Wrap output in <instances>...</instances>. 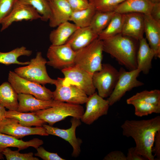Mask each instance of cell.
I'll use <instances>...</instances> for the list:
<instances>
[{"instance_id":"22","label":"cell","mask_w":160,"mask_h":160,"mask_svg":"<svg viewBox=\"0 0 160 160\" xmlns=\"http://www.w3.org/2000/svg\"><path fill=\"white\" fill-rule=\"evenodd\" d=\"M153 4L149 0H125L116 7L114 11L122 14L137 12L150 14Z\"/></svg>"},{"instance_id":"33","label":"cell","mask_w":160,"mask_h":160,"mask_svg":"<svg viewBox=\"0 0 160 160\" xmlns=\"http://www.w3.org/2000/svg\"><path fill=\"white\" fill-rule=\"evenodd\" d=\"M125 0H88L96 11L107 12L114 11L116 7Z\"/></svg>"},{"instance_id":"8","label":"cell","mask_w":160,"mask_h":160,"mask_svg":"<svg viewBox=\"0 0 160 160\" xmlns=\"http://www.w3.org/2000/svg\"><path fill=\"white\" fill-rule=\"evenodd\" d=\"M119 76L112 93L107 100L110 106L119 101L126 92L134 88L141 86L144 83L137 79L141 71L138 69L127 71L121 67L119 71Z\"/></svg>"},{"instance_id":"25","label":"cell","mask_w":160,"mask_h":160,"mask_svg":"<svg viewBox=\"0 0 160 160\" xmlns=\"http://www.w3.org/2000/svg\"><path fill=\"white\" fill-rule=\"evenodd\" d=\"M18 93L8 82L0 85V104L11 111H17L18 105Z\"/></svg>"},{"instance_id":"21","label":"cell","mask_w":160,"mask_h":160,"mask_svg":"<svg viewBox=\"0 0 160 160\" xmlns=\"http://www.w3.org/2000/svg\"><path fill=\"white\" fill-rule=\"evenodd\" d=\"M154 57L153 51L146 39L143 37L139 41L137 55V68L144 74H148L152 68V60Z\"/></svg>"},{"instance_id":"30","label":"cell","mask_w":160,"mask_h":160,"mask_svg":"<svg viewBox=\"0 0 160 160\" xmlns=\"http://www.w3.org/2000/svg\"><path fill=\"white\" fill-rule=\"evenodd\" d=\"M96 11L94 7L90 4L86 9L73 11L69 21L73 22L79 28L89 26Z\"/></svg>"},{"instance_id":"34","label":"cell","mask_w":160,"mask_h":160,"mask_svg":"<svg viewBox=\"0 0 160 160\" xmlns=\"http://www.w3.org/2000/svg\"><path fill=\"white\" fill-rule=\"evenodd\" d=\"M132 105L135 108V114L139 117L147 116L152 113H160V106L151 104L137 102Z\"/></svg>"},{"instance_id":"6","label":"cell","mask_w":160,"mask_h":160,"mask_svg":"<svg viewBox=\"0 0 160 160\" xmlns=\"http://www.w3.org/2000/svg\"><path fill=\"white\" fill-rule=\"evenodd\" d=\"M119 76V71L109 63L102 64L101 69L92 75L94 87L98 95L103 98L109 97L116 84Z\"/></svg>"},{"instance_id":"16","label":"cell","mask_w":160,"mask_h":160,"mask_svg":"<svg viewBox=\"0 0 160 160\" xmlns=\"http://www.w3.org/2000/svg\"><path fill=\"white\" fill-rule=\"evenodd\" d=\"M121 34L139 41L144 33V14L137 12L125 14Z\"/></svg>"},{"instance_id":"14","label":"cell","mask_w":160,"mask_h":160,"mask_svg":"<svg viewBox=\"0 0 160 160\" xmlns=\"http://www.w3.org/2000/svg\"><path fill=\"white\" fill-rule=\"evenodd\" d=\"M0 132L18 139L31 135H49L42 126L35 127L24 126L21 125L17 120L12 118H5L0 125Z\"/></svg>"},{"instance_id":"38","label":"cell","mask_w":160,"mask_h":160,"mask_svg":"<svg viewBox=\"0 0 160 160\" xmlns=\"http://www.w3.org/2000/svg\"><path fill=\"white\" fill-rule=\"evenodd\" d=\"M73 11L81 10L90 5L88 0H66Z\"/></svg>"},{"instance_id":"26","label":"cell","mask_w":160,"mask_h":160,"mask_svg":"<svg viewBox=\"0 0 160 160\" xmlns=\"http://www.w3.org/2000/svg\"><path fill=\"white\" fill-rule=\"evenodd\" d=\"M6 118L16 119L21 125L26 127H42L43 124L46 123L32 112L25 113L9 110L6 111Z\"/></svg>"},{"instance_id":"40","label":"cell","mask_w":160,"mask_h":160,"mask_svg":"<svg viewBox=\"0 0 160 160\" xmlns=\"http://www.w3.org/2000/svg\"><path fill=\"white\" fill-rule=\"evenodd\" d=\"M126 158L127 160H146L137 152L135 147L128 149Z\"/></svg>"},{"instance_id":"5","label":"cell","mask_w":160,"mask_h":160,"mask_svg":"<svg viewBox=\"0 0 160 160\" xmlns=\"http://www.w3.org/2000/svg\"><path fill=\"white\" fill-rule=\"evenodd\" d=\"M84 111L83 107L81 105L61 102L50 108L32 112L49 125L52 126L68 116L80 119Z\"/></svg>"},{"instance_id":"7","label":"cell","mask_w":160,"mask_h":160,"mask_svg":"<svg viewBox=\"0 0 160 160\" xmlns=\"http://www.w3.org/2000/svg\"><path fill=\"white\" fill-rule=\"evenodd\" d=\"M8 81L18 93L28 94L36 98L45 100L53 99V92L41 84L24 79L14 71H10Z\"/></svg>"},{"instance_id":"41","label":"cell","mask_w":160,"mask_h":160,"mask_svg":"<svg viewBox=\"0 0 160 160\" xmlns=\"http://www.w3.org/2000/svg\"><path fill=\"white\" fill-rule=\"evenodd\" d=\"M154 147H153L152 152L154 154L155 156L156 157L157 160L160 159V130L156 134L154 143Z\"/></svg>"},{"instance_id":"13","label":"cell","mask_w":160,"mask_h":160,"mask_svg":"<svg viewBox=\"0 0 160 160\" xmlns=\"http://www.w3.org/2000/svg\"><path fill=\"white\" fill-rule=\"evenodd\" d=\"M86 104V110L80 120L87 125L92 124L100 117L107 115L110 106L108 100L96 92L88 96Z\"/></svg>"},{"instance_id":"24","label":"cell","mask_w":160,"mask_h":160,"mask_svg":"<svg viewBox=\"0 0 160 160\" xmlns=\"http://www.w3.org/2000/svg\"><path fill=\"white\" fill-rule=\"evenodd\" d=\"M56 27L49 35L51 45H58L65 44L73 33L79 28L68 21L61 23Z\"/></svg>"},{"instance_id":"42","label":"cell","mask_w":160,"mask_h":160,"mask_svg":"<svg viewBox=\"0 0 160 160\" xmlns=\"http://www.w3.org/2000/svg\"><path fill=\"white\" fill-rule=\"evenodd\" d=\"M150 14L153 19L160 23V2L153 3Z\"/></svg>"},{"instance_id":"4","label":"cell","mask_w":160,"mask_h":160,"mask_svg":"<svg viewBox=\"0 0 160 160\" xmlns=\"http://www.w3.org/2000/svg\"><path fill=\"white\" fill-rule=\"evenodd\" d=\"M47 62L41 52H38L35 57L31 60L28 65L16 68L14 72L24 79L41 85L55 84L56 79L50 77L47 72Z\"/></svg>"},{"instance_id":"43","label":"cell","mask_w":160,"mask_h":160,"mask_svg":"<svg viewBox=\"0 0 160 160\" xmlns=\"http://www.w3.org/2000/svg\"><path fill=\"white\" fill-rule=\"evenodd\" d=\"M6 111L5 107L0 104V125L6 118Z\"/></svg>"},{"instance_id":"18","label":"cell","mask_w":160,"mask_h":160,"mask_svg":"<svg viewBox=\"0 0 160 160\" xmlns=\"http://www.w3.org/2000/svg\"><path fill=\"white\" fill-rule=\"evenodd\" d=\"M51 15L49 25L55 28L69 21L73 11L66 0H51L49 1Z\"/></svg>"},{"instance_id":"17","label":"cell","mask_w":160,"mask_h":160,"mask_svg":"<svg viewBox=\"0 0 160 160\" xmlns=\"http://www.w3.org/2000/svg\"><path fill=\"white\" fill-rule=\"evenodd\" d=\"M17 98L18 105L17 111L23 112L45 109L57 105L62 102L54 99L41 100L32 95L23 93L18 94Z\"/></svg>"},{"instance_id":"35","label":"cell","mask_w":160,"mask_h":160,"mask_svg":"<svg viewBox=\"0 0 160 160\" xmlns=\"http://www.w3.org/2000/svg\"><path fill=\"white\" fill-rule=\"evenodd\" d=\"M4 155L7 160H39V159L34 157L32 152L21 153L18 150L13 151L8 148H5L1 153Z\"/></svg>"},{"instance_id":"44","label":"cell","mask_w":160,"mask_h":160,"mask_svg":"<svg viewBox=\"0 0 160 160\" xmlns=\"http://www.w3.org/2000/svg\"><path fill=\"white\" fill-rule=\"evenodd\" d=\"M149 0L153 3L160 2V0Z\"/></svg>"},{"instance_id":"19","label":"cell","mask_w":160,"mask_h":160,"mask_svg":"<svg viewBox=\"0 0 160 160\" xmlns=\"http://www.w3.org/2000/svg\"><path fill=\"white\" fill-rule=\"evenodd\" d=\"M144 33L148 44L153 50L156 58H160V23L150 14H144Z\"/></svg>"},{"instance_id":"12","label":"cell","mask_w":160,"mask_h":160,"mask_svg":"<svg viewBox=\"0 0 160 160\" xmlns=\"http://www.w3.org/2000/svg\"><path fill=\"white\" fill-rule=\"evenodd\" d=\"M71 127L67 129L54 127L46 124H43L49 135L58 136L68 142L73 148L72 156L74 157L79 156L81 152V146L82 141L76 136V131L77 127L81 124L80 119L73 117L71 120Z\"/></svg>"},{"instance_id":"32","label":"cell","mask_w":160,"mask_h":160,"mask_svg":"<svg viewBox=\"0 0 160 160\" xmlns=\"http://www.w3.org/2000/svg\"><path fill=\"white\" fill-rule=\"evenodd\" d=\"M24 4L34 9L41 15V20L44 21H49L51 15L49 1L48 0H18Z\"/></svg>"},{"instance_id":"1","label":"cell","mask_w":160,"mask_h":160,"mask_svg":"<svg viewBox=\"0 0 160 160\" xmlns=\"http://www.w3.org/2000/svg\"><path fill=\"white\" fill-rule=\"evenodd\" d=\"M121 128L124 136L134 140L137 153L146 160H155L152 148L156 134L160 130L159 116L148 120H126Z\"/></svg>"},{"instance_id":"46","label":"cell","mask_w":160,"mask_h":160,"mask_svg":"<svg viewBox=\"0 0 160 160\" xmlns=\"http://www.w3.org/2000/svg\"><path fill=\"white\" fill-rule=\"evenodd\" d=\"M49 1H50V0H48Z\"/></svg>"},{"instance_id":"45","label":"cell","mask_w":160,"mask_h":160,"mask_svg":"<svg viewBox=\"0 0 160 160\" xmlns=\"http://www.w3.org/2000/svg\"><path fill=\"white\" fill-rule=\"evenodd\" d=\"M4 159L3 155L1 153H0V160Z\"/></svg>"},{"instance_id":"31","label":"cell","mask_w":160,"mask_h":160,"mask_svg":"<svg viewBox=\"0 0 160 160\" xmlns=\"http://www.w3.org/2000/svg\"><path fill=\"white\" fill-rule=\"evenodd\" d=\"M115 13L114 11L107 12L96 11L89 26L98 35L106 28Z\"/></svg>"},{"instance_id":"9","label":"cell","mask_w":160,"mask_h":160,"mask_svg":"<svg viewBox=\"0 0 160 160\" xmlns=\"http://www.w3.org/2000/svg\"><path fill=\"white\" fill-rule=\"evenodd\" d=\"M61 71L64 76L62 78L64 84L75 85L84 91L88 96L96 92V89L93 84V74L75 65Z\"/></svg>"},{"instance_id":"28","label":"cell","mask_w":160,"mask_h":160,"mask_svg":"<svg viewBox=\"0 0 160 160\" xmlns=\"http://www.w3.org/2000/svg\"><path fill=\"white\" fill-rule=\"evenodd\" d=\"M124 14L115 12L106 28L98 35L101 39L111 37L121 33Z\"/></svg>"},{"instance_id":"23","label":"cell","mask_w":160,"mask_h":160,"mask_svg":"<svg viewBox=\"0 0 160 160\" xmlns=\"http://www.w3.org/2000/svg\"><path fill=\"white\" fill-rule=\"evenodd\" d=\"M43 144V141L38 138H34L28 141H24L0 132V153H1L5 148L9 147L17 148L19 151L29 147L36 149Z\"/></svg>"},{"instance_id":"20","label":"cell","mask_w":160,"mask_h":160,"mask_svg":"<svg viewBox=\"0 0 160 160\" xmlns=\"http://www.w3.org/2000/svg\"><path fill=\"white\" fill-rule=\"evenodd\" d=\"M98 37V35L90 26L79 28L73 33L66 43L76 52L88 45Z\"/></svg>"},{"instance_id":"10","label":"cell","mask_w":160,"mask_h":160,"mask_svg":"<svg viewBox=\"0 0 160 160\" xmlns=\"http://www.w3.org/2000/svg\"><path fill=\"white\" fill-rule=\"evenodd\" d=\"M76 52L67 43L54 45H51L47 50L48 59L47 64L53 68L62 70L75 65Z\"/></svg>"},{"instance_id":"2","label":"cell","mask_w":160,"mask_h":160,"mask_svg":"<svg viewBox=\"0 0 160 160\" xmlns=\"http://www.w3.org/2000/svg\"><path fill=\"white\" fill-rule=\"evenodd\" d=\"M104 52L114 58L129 71L137 69V55L139 42L119 34L102 40Z\"/></svg>"},{"instance_id":"37","label":"cell","mask_w":160,"mask_h":160,"mask_svg":"<svg viewBox=\"0 0 160 160\" xmlns=\"http://www.w3.org/2000/svg\"><path fill=\"white\" fill-rule=\"evenodd\" d=\"M37 152L34 154L36 156H38L44 160H65L59 156L57 153L50 152L46 151L41 146L36 149Z\"/></svg>"},{"instance_id":"39","label":"cell","mask_w":160,"mask_h":160,"mask_svg":"<svg viewBox=\"0 0 160 160\" xmlns=\"http://www.w3.org/2000/svg\"><path fill=\"white\" fill-rule=\"evenodd\" d=\"M104 160H127L126 156L123 152L119 151L111 152L103 159Z\"/></svg>"},{"instance_id":"36","label":"cell","mask_w":160,"mask_h":160,"mask_svg":"<svg viewBox=\"0 0 160 160\" xmlns=\"http://www.w3.org/2000/svg\"><path fill=\"white\" fill-rule=\"evenodd\" d=\"M17 0H0V24L10 12Z\"/></svg>"},{"instance_id":"3","label":"cell","mask_w":160,"mask_h":160,"mask_svg":"<svg viewBox=\"0 0 160 160\" xmlns=\"http://www.w3.org/2000/svg\"><path fill=\"white\" fill-rule=\"evenodd\" d=\"M103 41L98 38L76 52L75 65L93 74L102 68Z\"/></svg>"},{"instance_id":"15","label":"cell","mask_w":160,"mask_h":160,"mask_svg":"<svg viewBox=\"0 0 160 160\" xmlns=\"http://www.w3.org/2000/svg\"><path fill=\"white\" fill-rule=\"evenodd\" d=\"M41 16L30 6L17 1L9 14L1 22V31L8 28L15 22L41 19Z\"/></svg>"},{"instance_id":"11","label":"cell","mask_w":160,"mask_h":160,"mask_svg":"<svg viewBox=\"0 0 160 160\" xmlns=\"http://www.w3.org/2000/svg\"><path fill=\"white\" fill-rule=\"evenodd\" d=\"M56 86L53 92V99L67 103L81 105L86 103L88 96L82 90L75 85L63 84L62 78H58L54 84Z\"/></svg>"},{"instance_id":"29","label":"cell","mask_w":160,"mask_h":160,"mask_svg":"<svg viewBox=\"0 0 160 160\" xmlns=\"http://www.w3.org/2000/svg\"><path fill=\"white\" fill-rule=\"evenodd\" d=\"M126 102L129 105L140 102L160 106V91L154 89L138 92L127 99Z\"/></svg>"},{"instance_id":"27","label":"cell","mask_w":160,"mask_h":160,"mask_svg":"<svg viewBox=\"0 0 160 160\" xmlns=\"http://www.w3.org/2000/svg\"><path fill=\"white\" fill-rule=\"evenodd\" d=\"M32 50L28 49L24 46L17 47L7 52H0V63L8 65L12 64L21 65H28L30 61L20 62L18 58L22 56H29L32 54Z\"/></svg>"}]
</instances>
